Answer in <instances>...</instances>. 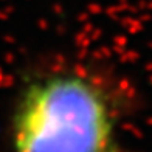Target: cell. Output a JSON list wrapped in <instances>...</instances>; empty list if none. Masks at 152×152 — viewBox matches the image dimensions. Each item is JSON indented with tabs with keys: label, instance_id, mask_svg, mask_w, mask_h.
<instances>
[{
	"label": "cell",
	"instance_id": "cell-1",
	"mask_svg": "<svg viewBox=\"0 0 152 152\" xmlns=\"http://www.w3.org/2000/svg\"><path fill=\"white\" fill-rule=\"evenodd\" d=\"M116 112L99 81L76 70L36 78L11 120L12 152H113Z\"/></svg>",
	"mask_w": 152,
	"mask_h": 152
}]
</instances>
